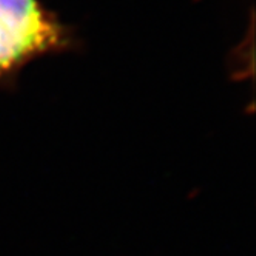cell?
I'll use <instances>...</instances> for the list:
<instances>
[{
  "mask_svg": "<svg viewBox=\"0 0 256 256\" xmlns=\"http://www.w3.org/2000/svg\"><path fill=\"white\" fill-rule=\"evenodd\" d=\"M78 46L74 30L40 0H0V86H8L31 62Z\"/></svg>",
  "mask_w": 256,
  "mask_h": 256,
  "instance_id": "6da1fadb",
  "label": "cell"
}]
</instances>
